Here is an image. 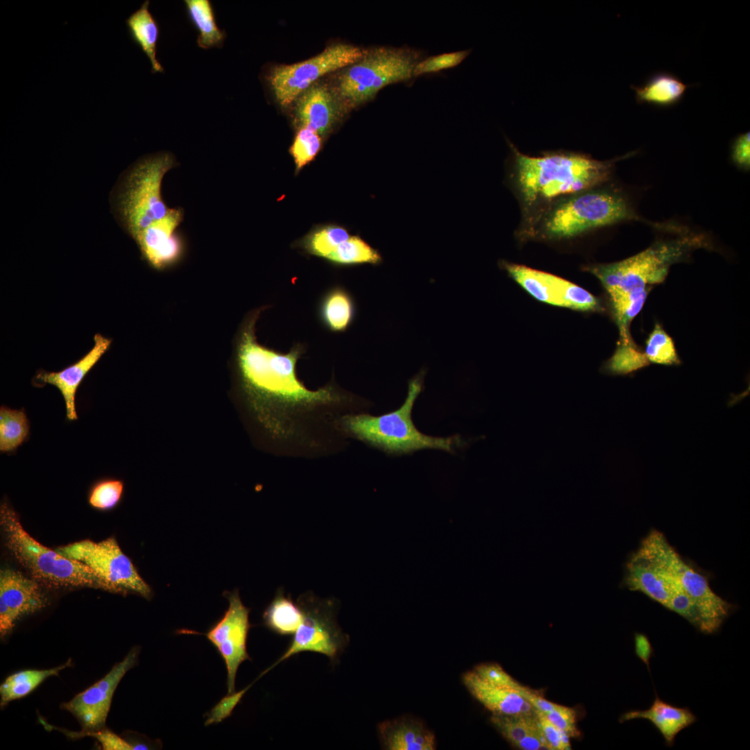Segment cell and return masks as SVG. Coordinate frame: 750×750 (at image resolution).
<instances>
[{
	"label": "cell",
	"instance_id": "obj_1",
	"mask_svg": "<svg viewBox=\"0 0 750 750\" xmlns=\"http://www.w3.org/2000/svg\"><path fill=\"white\" fill-rule=\"evenodd\" d=\"M264 310L260 306L250 310L238 329L233 343L235 373L238 388L256 419L289 451L303 444L306 425L327 409L344 403L369 405L333 381L317 390L306 388L296 370L306 351L305 344L294 343L282 353L258 342L256 323Z\"/></svg>",
	"mask_w": 750,
	"mask_h": 750
},
{
	"label": "cell",
	"instance_id": "obj_2",
	"mask_svg": "<svg viewBox=\"0 0 750 750\" xmlns=\"http://www.w3.org/2000/svg\"><path fill=\"white\" fill-rule=\"evenodd\" d=\"M512 178L525 209L532 214L555 200L594 189L607 181L617 159L599 161L588 154L548 151L542 156L520 152L508 141Z\"/></svg>",
	"mask_w": 750,
	"mask_h": 750
},
{
	"label": "cell",
	"instance_id": "obj_3",
	"mask_svg": "<svg viewBox=\"0 0 750 750\" xmlns=\"http://www.w3.org/2000/svg\"><path fill=\"white\" fill-rule=\"evenodd\" d=\"M626 221H640L669 232L675 230L674 224L643 219L621 193L594 188L553 201L528 216L526 227L536 236L553 240Z\"/></svg>",
	"mask_w": 750,
	"mask_h": 750
},
{
	"label": "cell",
	"instance_id": "obj_4",
	"mask_svg": "<svg viewBox=\"0 0 750 750\" xmlns=\"http://www.w3.org/2000/svg\"><path fill=\"white\" fill-rule=\"evenodd\" d=\"M425 372H419L408 383V394L397 410L374 416L347 413L340 418L342 431L349 436L392 456H402L424 449H438L450 453L466 447L460 435L436 437L426 435L415 426L412 412L423 390Z\"/></svg>",
	"mask_w": 750,
	"mask_h": 750
},
{
	"label": "cell",
	"instance_id": "obj_5",
	"mask_svg": "<svg viewBox=\"0 0 750 750\" xmlns=\"http://www.w3.org/2000/svg\"><path fill=\"white\" fill-rule=\"evenodd\" d=\"M178 165L173 153L160 151L139 158L119 177L110 192V208L119 226L131 238L168 212L161 194L162 182L166 173Z\"/></svg>",
	"mask_w": 750,
	"mask_h": 750
},
{
	"label": "cell",
	"instance_id": "obj_6",
	"mask_svg": "<svg viewBox=\"0 0 750 750\" xmlns=\"http://www.w3.org/2000/svg\"><path fill=\"white\" fill-rule=\"evenodd\" d=\"M0 525L11 555L41 585L51 588L86 587L119 593L115 587L83 562L50 549L31 537L6 500L1 503Z\"/></svg>",
	"mask_w": 750,
	"mask_h": 750
},
{
	"label": "cell",
	"instance_id": "obj_7",
	"mask_svg": "<svg viewBox=\"0 0 750 750\" xmlns=\"http://www.w3.org/2000/svg\"><path fill=\"white\" fill-rule=\"evenodd\" d=\"M703 235L688 233L675 240L658 242L625 260L585 267L601 283L609 297L640 292L662 283L669 267L686 259L694 249L708 247Z\"/></svg>",
	"mask_w": 750,
	"mask_h": 750
},
{
	"label": "cell",
	"instance_id": "obj_8",
	"mask_svg": "<svg viewBox=\"0 0 750 750\" xmlns=\"http://www.w3.org/2000/svg\"><path fill=\"white\" fill-rule=\"evenodd\" d=\"M422 59V53L410 47L367 49L361 58L344 67L335 94L344 108H355L373 99L386 85L410 80Z\"/></svg>",
	"mask_w": 750,
	"mask_h": 750
},
{
	"label": "cell",
	"instance_id": "obj_9",
	"mask_svg": "<svg viewBox=\"0 0 750 750\" xmlns=\"http://www.w3.org/2000/svg\"><path fill=\"white\" fill-rule=\"evenodd\" d=\"M638 549L680 583L698 613L699 631L706 634L717 632L733 605L712 590L707 579L683 560L660 531L651 530Z\"/></svg>",
	"mask_w": 750,
	"mask_h": 750
},
{
	"label": "cell",
	"instance_id": "obj_10",
	"mask_svg": "<svg viewBox=\"0 0 750 750\" xmlns=\"http://www.w3.org/2000/svg\"><path fill=\"white\" fill-rule=\"evenodd\" d=\"M297 603L303 612L302 623L287 650L261 676L280 662L303 651L323 654L333 662L349 642V635L337 622V606L333 599H322L308 591L300 595Z\"/></svg>",
	"mask_w": 750,
	"mask_h": 750
},
{
	"label": "cell",
	"instance_id": "obj_11",
	"mask_svg": "<svg viewBox=\"0 0 750 750\" xmlns=\"http://www.w3.org/2000/svg\"><path fill=\"white\" fill-rule=\"evenodd\" d=\"M366 50L349 44H335L306 60L270 67L264 79L275 101L285 107L319 78L355 62L364 56Z\"/></svg>",
	"mask_w": 750,
	"mask_h": 750
},
{
	"label": "cell",
	"instance_id": "obj_12",
	"mask_svg": "<svg viewBox=\"0 0 750 750\" xmlns=\"http://www.w3.org/2000/svg\"><path fill=\"white\" fill-rule=\"evenodd\" d=\"M56 551L89 567L115 587L119 594L135 593L146 599L152 596L151 588L114 538L99 542L84 540L60 547Z\"/></svg>",
	"mask_w": 750,
	"mask_h": 750
},
{
	"label": "cell",
	"instance_id": "obj_13",
	"mask_svg": "<svg viewBox=\"0 0 750 750\" xmlns=\"http://www.w3.org/2000/svg\"><path fill=\"white\" fill-rule=\"evenodd\" d=\"M623 583L630 590L643 593L688 622L696 618V609L680 583L638 549L626 561Z\"/></svg>",
	"mask_w": 750,
	"mask_h": 750
},
{
	"label": "cell",
	"instance_id": "obj_14",
	"mask_svg": "<svg viewBox=\"0 0 750 750\" xmlns=\"http://www.w3.org/2000/svg\"><path fill=\"white\" fill-rule=\"evenodd\" d=\"M228 608L223 617L204 633L223 658L227 670L228 694L235 692L237 671L240 664L251 658L247 651V640L251 624L246 607L238 590L225 592Z\"/></svg>",
	"mask_w": 750,
	"mask_h": 750
},
{
	"label": "cell",
	"instance_id": "obj_15",
	"mask_svg": "<svg viewBox=\"0 0 750 750\" xmlns=\"http://www.w3.org/2000/svg\"><path fill=\"white\" fill-rule=\"evenodd\" d=\"M501 266L528 293L542 302L581 311L601 310L594 295L562 278L506 261H502Z\"/></svg>",
	"mask_w": 750,
	"mask_h": 750
},
{
	"label": "cell",
	"instance_id": "obj_16",
	"mask_svg": "<svg viewBox=\"0 0 750 750\" xmlns=\"http://www.w3.org/2000/svg\"><path fill=\"white\" fill-rule=\"evenodd\" d=\"M184 219L182 208H169L167 214L152 222L133 238L142 258L151 268L164 271L179 264L186 253V242L177 230Z\"/></svg>",
	"mask_w": 750,
	"mask_h": 750
},
{
	"label": "cell",
	"instance_id": "obj_17",
	"mask_svg": "<svg viewBox=\"0 0 750 750\" xmlns=\"http://www.w3.org/2000/svg\"><path fill=\"white\" fill-rule=\"evenodd\" d=\"M138 653V649H133L103 678L63 703V708L76 717L84 731H96L105 725L115 690L135 665Z\"/></svg>",
	"mask_w": 750,
	"mask_h": 750
},
{
	"label": "cell",
	"instance_id": "obj_18",
	"mask_svg": "<svg viewBox=\"0 0 750 750\" xmlns=\"http://www.w3.org/2000/svg\"><path fill=\"white\" fill-rule=\"evenodd\" d=\"M41 585L33 578L10 569L0 572V633L5 637L22 616L47 606Z\"/></svg>",
	"mask_w": 750,
	"mask_h": 750
},
{
	"label": "cell",
	"instance_id": "obj_19",
	"mask_svg": "<svg viewBox=\"0 0 750 750\" xmlns=\"http://www.w3.org/2000/svg\"><path fill=\"white\" fill-rule=\"evenodd\" d=\"M110 344V339L97 333L94 336L92 348L76 362L58 372L40 369L33 377L32 383L35 387L41 388L49 384L58 388L65 401L67 420L78 419L76 408L77 390L85 376L107 351Z\"/></svg>",
	"mask_w": 750,
	"mask_h": 750
},
{
	"label": "cell",
	"instance_id": "obj_20",
	"mask_svg": "<svg viewBox=\"0 0 750 750\" xmlns=\"http://www.w3.org/2000/svg\"><path fill=\"white\" fill-rule=\"evenodd\" d=\"M295 101L299 128H309L322 136L327 134L338 119L341 104L335 92L324 85L314 83Z\"/></svg>",
	"mask_w": 750,
	"mask_h": 750
},
{
	"label": "cell",
	"instance_id": "obj_21",
	"mask_svg": "<svg viewBox=\"0 0 750 750\" xmlns=\"http://www.w3.org/2000/svg\"><path fill=\"white\" fill-rule=\"evenodd\" d=\"M469 692L492 715L535 716L537 710L517 690L495 686L481 679L472 670L462 674Z\"/></svg>",
	"mask_w": 750,
	"mask_h": 750
},
{
	"label": "cell",
	"instance_id": "obj_22",
	"mask_svg": "<svg viewBox=\"0 0 750 750\" xmlns=\"http://www.w3.org/2000/svg\"><path fill=\"white\" fill-rule=\"evenodd\" d=\"M378 733L385 749L433 750L435 738L419 720L403 716L386 720L378 726Z\"/></svg>",
	"mask_w": 750,
	"mask_h": 750
},
{
	"label": "cell",
	"instance_id": "obj_23",
	"mask_svg": "<svg viewBox=\"0 0 750 750\" xmlns=\"http://www.w3.org/2000/svg\"><path fill=\"white\" fill-rule=\"evenodd\" d=\"M635 719L650 721L662 735L668 747L674 745L677 734L697 721L696 716L688 708L673 706L656 694L651 706L644 710H631L623 714L621 722Z\"/></svg>",
	"mask_w": 750,
	"mask_h": 750
},
{
	"label": "cell",
	"instance_id": "obj_24",
	"mask_svg": "<svg viewBox=\"0 0 750 750\" xmlns=\"http://www.w3.org/2000/svg\"><path fill=\"white\" fill-rule=\"evenodd\" d=\"M536 715H492L490 722L510 745L518 749L550 750Z\"/></svg>",
	"mask_w": 750,
	"mask_h": 750
},
{
	"label": "cell",
	"instance_id": "obj_25",
	"mask_svg": "<svg viewBox=\"0 0 750 750\" xmlns=\"http://www.w3.org/2000/svg\"><path fill=\"white\" fill-rule=\"evenodd\" d=\"M317 315L322 325L328 331L343 333L354 320V300L344 287L338 285L333 286L319 299Z\"/></svg>",
	"mask_w": 750,
	"mask_h": 750
},
{
	"label": "cell",
	"instance_id": "obj_26",
	"mask_svg": "<svg viewBox=\"0 0 750 750\" xmlns=\"http://www.w3.org/2000/svg\"><path fill=\"white\" fill-rule=\"evenodd\" d=\"M676 75L666 72H657L642 85H631L638 103L658 107L672 106L680 102L690 87Z\"/></svg>",
	"mask_w": 750,
	"mask_h": 750
},
{
	"label": "cell",
	"instance_id": "obj_27",
	"mask_svg": "<svg viewBox=\"0 0 750 750\" xmlns=\"http://www.w3.org/2000/svg\"><path fill=\"white\" fill-rule=\"evenodd\" d=\"M149 7V1H145L126 19V24L132 40L149 58L151 72H164V68L156 57L160 27Z\"/></svg>",
	"mask_w": 750,
	"mask_h": 750
},
{
	"label": "cell",
	"instance_id": "obj_28",
	"mask_svg": "<svg viewBox=\"0 0 750 750\" xmlns=\"http://www.w3.org/2000/svg\"><path fill=\"white\" fill-rule=\"evenodd\" d=\"M188 17L197 30V43L203 49L222 48L226 33L217 26L215 10L209 0H185Z\"/></svg>",
	"mask_w": 750,
	"mask_h": 750
},
{
	"label": "cell",
	"instance_id": "obj_29",
	"mask_svg": "<svg viewBox=\"0 0 750 750\" xmlns=\"http://www.w3.org/2000/svg\"><path fill=\"white\" fill-rule=\"evenodd\" d=\"M303 612L283 588L276 591L274 598L262 614L264 625L280 635L294 634L303 621Z\"/></svg>",
	"mask_w": 750,
	"mask_h": 750
},
{
	"label": "cell",
	"instance_id": "obj_30",
	"mask_svg": "<svg viewBox=\"0 0 750 750\" xmlns=\"http://www.w3.org/2000/svg\"><path fill=\"white\" fill-rule=\"evenodd\" d=\"M30 422L25 409L0 407V452L13 454L30 436Z\"/></svg>",
	"mask_w": 750,
	"mask_h": 750
},
{
	"label": "cell",
	"instance_id": "obj_31",
	"mask_svg": "<svg viewBox=\"0 0 750 750\" xmlns=\"http://www.w3.org/2000/svg\"><path fill=\"white\" fill-rule=\"evenodd\" d=\"M71 665L69 660L60 666L48 669L23 670L8 676L0 686L1 706L11 701L26 696L35 690L46 678L56 676Z\"/></svg>",
	"mask_w": 750,
	"mask_h": 750
},
{
	"label": "cell",
	"instance_id": "obj_32",
	"mask_svg": "<svg viewBox=\"0 0 750 750\" xmlns=\"http://www.w3.org/2000/svg\"><path fill=\"white\" fill-rule=\"evenodd\" d=\"M337 265H353L363 263L378 265L382 261L379 252L358 236H350L326 258Z\"/></svg>",
	"mask_w": 750,
	"mask_h": 750
},
{
	"label": "cell",
	"instance_id": "obj_33",
	"mask_svg": "<svg viewBox=\"0 0 750 750\" xmlns=\"http://www.w3.org/2000/svg\"><path fill=\"white\" fill-rule=\"evenodd\" d=\"M349 237L345 228L327 226L310 233L299 244L308 253L326 259L338 245Z\"/></svg>",
	"mask_w": 750,
	"mask_h": 750
},
{
	"label": "cell",
	"instance_id": "obj_34",
	"mask_svg": "<svg viewBox=\"0 0 750 750\" xmlns=\"http://www.w3.org/2000/svg\"><path fill=\"white\" fill-rule=\"evenodd\" d=\"M644 353L633 342L617 344L613 356L603 366V371L609 374L624 375L649 365Z\"/></svg>",
	"mask_w": 750,
	"mask_h": 750
},
{
	"label": "cell",
	"instance_id": "obj_35",
	"mask_svg": "<svg viewBox=\"0 0 750 750\" xmlns=\"http://www.w3.org/2000/svg\"><path fill=\"white\" fill-rule=\"evenodd\" d=\"M644 354L649 362L679 365L681 360L674 342L659 324H656L647 342Z\"/></svg>",
	"mask_w": 750,
	"mask_h": 750
},
{
	"label": "cell",
	"instance_id": "obj_36",
	"mask_svg": "<svg viewBox=\"0 0 750 750\" xmlns=\"http://www.w3.org/2000/svg\"><path fill=\"white\" fill-rule=\"evenodd\" d=\"M124 490L122 480L106 477L98 480L91 487L88 503L94 508L107 510L115 508L122 500Z\"/></svg>",
	"mask_w": 750,
	"mask_h": 750
},
{
	"label": "cell",
	"instance_id": "obj_37",
	"mask_svg": "<svg viewBox=\"0 0 750 750\" xmlns=\"http://www.w3.org/2000/svg\"><path fill=\"white\" fill-rule=\"evenodd\" d=\"M321 145L322 138L317 133L305 127L299 128L290 148L297 171H299L315 157Z\"/></svg>",
	"mask_w": 750,
	"mask_h": 750
},
{
	"label": "cell",
	"instance_id": "obj_38",
	"mask_svg": "<svg viewBox=\"0 0 750 750\" xmlns=\"http://www.w3.org/2000/svg\"><path fill=\"white\" fill-rule=\"evenodd\" d=\"M470 51V49H467L422 58L415 65L412 75L418 76L455 67L460 64Z\"/></svg>",
	"mask_w": 750,
	"mask_h": 750
},
{
	"label": "cell",
	"instance_id": "obj_39",
	"mask_svg": "<svg viewBox=\"0 0 750 750\" xmlns=\"http://www.w3.org/2000/svg\"><path fill=\"white\" fill-rule=\"evenodd\" d=\"M472 671L481 679L495 686L515 689L519 684L497 663H482Z\"/></svg>",
	"mask_w": 750,
	"mask_h": 750
},
{
	"label": "cell",
	"instance_id": "obj_40",
	"mask_svg": "<svg viewBox=\"0 0 750 750\" xmlns=\"http://www.w3.org/2000/svg\"><path fill=\"white\" fill-rule=\"evenodd\" d=\"M250 686L251 685H249L239 692H234L231 694H228V695L222 698L208 712V713H207L205 725L208 726L212 724L219 723L229 717Z\"/></svg>",
	"mask_w": 750,
	"mask_h": 750
},
{
	"label": "cell",
	"instance_id": "obj_41",
	"mask_svg": "<svg viewBox=\"0 0 750 750\" xmlns=\"http://www.w3.org/2000/svg\"><path fill=\"white\" fill-rule=\"evenodd\" d=\"M543 713L553 725L569 737L579 735L576 724V712L573 708L560 705L557 708Z\"/></svg>",
	"mask_w": 750,
	"mask_h": 750
},
{
	"label": "cell",
	"instance_id": "obj_42",
	"mask_svg": "<svg viewBox=\"0 0 750 750\" xmlns=\"http://www.w3.org/2000/svg\"><path fill=\"white\" fill-rule=\"evenodd\" d=\"M94 738L104 750H131L135 749V746L128 742L115 733L108 730L83 731L80 736Z\"/></svg>",
	"mask_w": 750,
	"mask_h": 750
},
{
	"label": "cell",
	"instance_id": "obj_43",
	"mask_svg": "<svg viewBox=\"0 0 750 750\" xmlns=\"http://www.w3.org/2000/svg\"><path fill=\"white\" fill-rule=\"evenodd\" d=\"M536 718L550 750H565L561 740V731L553 725L542 712L537 710Z\"/></svg>",
	"mask_w": 750,
	"mask_h": 750
},
{
	"label": "cell",
	"instance_id": "obj_44",
	"mask_svg": "<svg viewBox=\"0 0 750 750\" xmlns=\"http://www.w3.org/2000/svg\"><path fill=\"white\" fill-rule=\"evenodd\" d=\"M749 132L741 134L736 138L732 145V159L734 162L744 169L750 166V140Z\"/></svg>",
	"mask_w": 750,
	"mask_h": 750
},
{
	"label": "cell",
	"instance_id": "obj_45",
	"mask_svg": "<svg viewBox=\"0 0 750 750\" xmlns=\"http://www.w3.org/2000/svg\"><path fill=\"white\" fill-rule=\"evenodd\" d=\"M515 690H517L519 694L528 701L537 710L540 712H550L560 706V704L548 701L538 692L524 686L520 683Z\"/></svg>",
	"mask_w": 750,
	"mask_h": 750
},
{
	"label": "cell",
	"instance_id": "obj_46",
	"mask_svg": "<svg viewBox=\"0 0 750 750\" xmlns=\"http://www.w3.org/2000/svg\"><path fill=\"white\" fill-rule=\"evenodd\" d=\"M635 650L638 657L647 665L649 671L650 658L653 650L648 637L644 634H635Z\"/></svg>",
	"mask_w": 750,
	"mask_h": 750
}]
</instances>
